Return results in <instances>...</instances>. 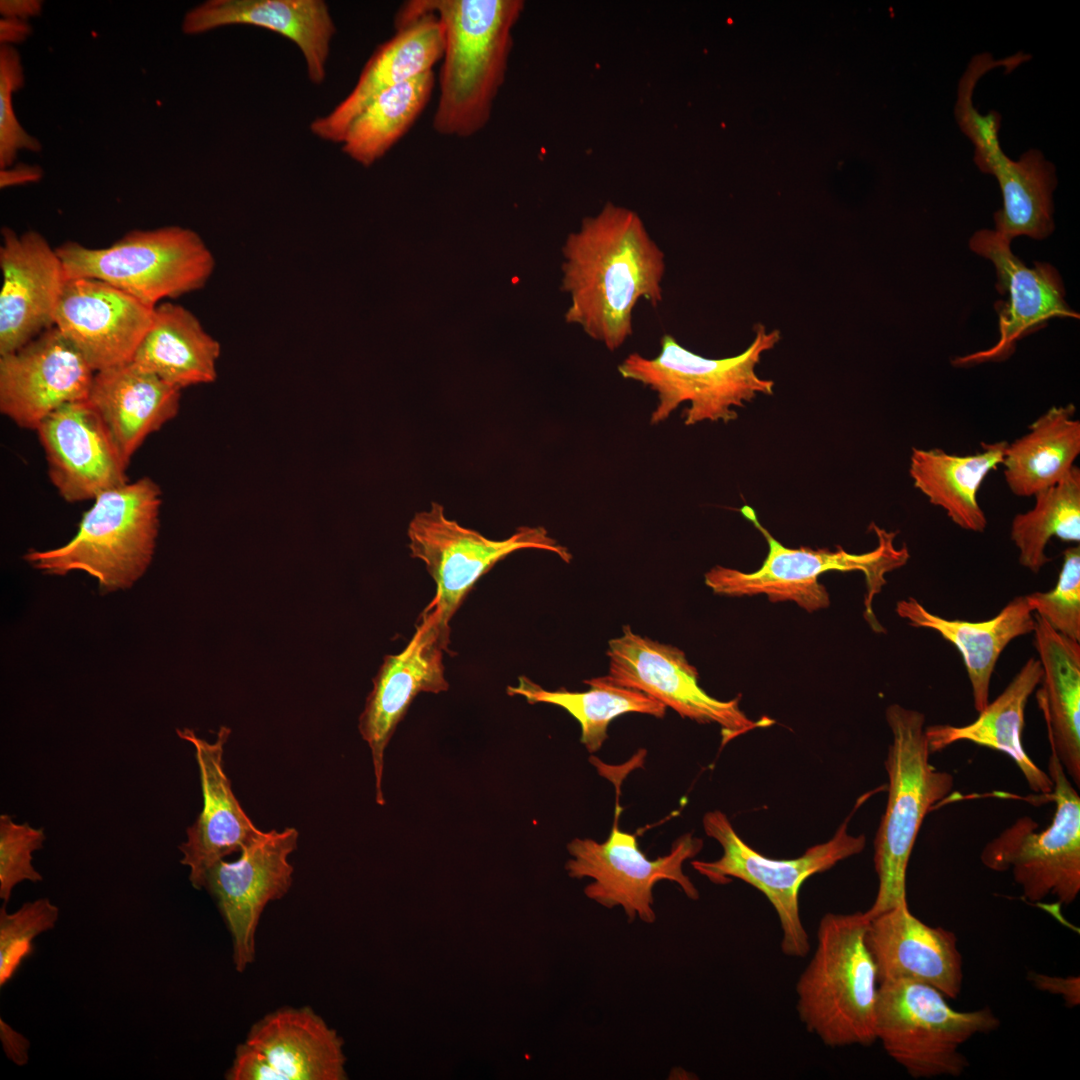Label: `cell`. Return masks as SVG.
<instances>
[{"label": "cell", "instance_id": "1", "mask_svg": "<svg viewBox=\"0 0 1080 1080\" xmlns=\"http://www.w3.org/2000/svg\"><path fill=\"white\" fill-rule=\"evenodd\" d=\"M562 287L571 304L565 318L610 351L633 333L640 299L662 301L665 255L634 211L607 203L583 219L563 247Z\"/></svg>", "mask_w": 1080, "mask_h": 1080}, {"label": "cell", "instance_id": "2", "mask_svg": "<svg viewBox=\"0 0 1080 1080\" xmlns=\"http://www.w3.org/2000/svg\"><path fill=\"white\" fill-rule=\"evenodd\" d=\"M444 30L438 101L432 126L442 136L469 138L489 122L504 84L521 0H413Z\"/></svg>", "mask_w": 1080, "mask_h": 1080}, {"label": "cell", "instance_id": "3", "mask_svg": "<svg viewBox=\"0 0 1080 1080\" xmlns=\"http://www.w3.org/2000/svg\"><path fill=\"white\" fill-rule=\"evenodd\" d=\"M868 922L864 912L825 914L814 954L796 985L801 1022L830 1047L876 1041L879 983L865 940Z\"/></svg>", "mask_w": 1080, "mask_h": 1080}, {"label": "cell", "instance_id": "4", "mask_svg": "<svg viewBox=\"0 0 1080 1080\" xmlns=\"http://www.w3.org/2000/svg\"><path fill=\"white\" fill-rule=\"evenodd\" d=\"M885 717L892 735L884 763L888 797L874 839L878 890L864 912L868 919L907 902V868L920 827L954 787L953 776L930 763L925 714L891 704Z\"/></svg>", "mask_w": 1080, "mask_h": 1080}, {"label": "cell", "instance_id": "5", "mask_svg": "<svg viewBox=\"0 0 1080 1080\" xmlns=\"http://www.w3.org/2000/svg\"><path fill=\"white\" fill-rule=\"evenodd\" d=\"M159 485L142 477L98 495L66 544L24 555L34 568L64 576L83 571L101 592L131 587L151 563L162 503Z\"/></svg>", "mask_w": 1080, "mask_h": 1080}, {"label": "cell", "instance_id": "6", "mask_svg": "<svg viewBox=\"0 0 1080 1080\" xmlns=\"http://www.w3.org/2000/svg\"><path fill=\"white\" fill-rule=\"evenodd\" d=\"M755 333L742 353L722 359L697 355L666 334L656 357L631 353L618 371L622 377L656 392L658 403L650 417L652 425L666 420L683 402H690L683 411L687 426L702 421L728 423L738 417L735 407H744L758 394H773L774 382L759 377L755 369L762 354L779 342L780 332H768L760 324Z\"/></svg>", "mask_w": 1080, "mask_h": 1080}, {"label": "cell", "instance_id": "7", "mask_svg": "<svg viewBox=\"0 0 1080 1080\" xmlns=\"http://www.w3.org/2000/svg\"><path fill=\"white\" fill-rule=\"evenodd\" d=\"M742 515L763 535L768 545L767 556L759 569L742 572L715 566L705 573V584L716 594L754 596L764 594L771 602H795L808 612L827 608L829 594L819 577L828 571H860L866 582L865 618L876 632L883 631L873 612L874 597L887 583L885 575L903 565L910 557L905 544H894L896 532H888L871 523L878 539L877 547L867 553L854 554L837 546V550L789 548L776 540L759 522L755 510L744 505Z\"/></svg>", "mask_w": 1080, "mask_h": 1080}, {"label": "cell", "instance_id": "8", "mask_svg": "<svg viewBox=\"0 0 1080 1080\" xmlns=\"http://www.w3.org/2000/svg\"><path fill=\"white\" fill-rule=\"evenodd\" d=\"M56 251L67 279H98L151 307L200 290L215 269L201 236L181 226L132 230L103 248L68 241Z\"/></svg>", "mask_w": 1080, "mask_h": 1080}, {"label": "cell", "instance_id": "9", "mask_svg": "<svg viewBox=\"0 0 1080 1080\" xmlns=\"http://www.w3.org/2000/svg\"><path fill=\"white\" fill-rule=\"evenodd\" d=\"M937 989L909 980L879 984L876 1040L915 1079L958 1077L969 1067L961 1047L977 1034L1000 1026L984 1007L958 1011Z\"/></svg>", "mask_w": 1080, "mask_h": 1080}, {"label": "cell", "instance_id": "10", "mask_svg": "<svg viewBox=\"0 0 1080 1080\" xmlns=\"http://www.w3.org/2000/svg\"><path fill=\"white\" fill-rule=\"evenodd\" d=\"M849 820L847 817L830 840L808 848L801 856L773 859L743 841L723 812L709 811L703 817V829L721 845L723 854L714 861L693 860L691 866L714 884H727L737 878L763 893L778 916L783 953L805 957L810 944L800 917L799 890L809 877L863 851L866 838L863 834H849Z\"/></svg>", "mask_w": 1080, "mask_h": 1080}, {"label": "cell", "instance_id": "11", "mask_svg": "<svg viewBox=\"0 0 1080 1080\" xmlns=\"http://www.w3.org/2000/svg\"><path fill=\"white\" fill-rule=\"evenodd\" d=\"M1047 773L1056 805L1052 822L1041 830L1032 817H1019L986 843L980 860L989 870L1010 871L1027 901L1069 905L1080 892V797L1053 752Z\"/></svg>", "mask_w": 1080, "mask_h": 1080}, {"label": "cell", "instance_id": "12", "mask_svg": "<svg viewBox=\"0 0 1080 1080\" xmlns=\"http://www.w3.org/2000/svg\"><path fill=\"white\" fill-rule=\"evenodd\" d=\"M407 535L411 557L425 564L436 584V594L427 606L447 624L476 582L513 552L539 549L566 563L572 559L544 527L521 526L506 539L492 540L447 518L437 502L414 514Z\"/></svg>", "mask_w": 1080, "mask_h": 1080}, {"label": "cell", "instance_id": "13", "mask_svg": "<svg viewBox=\"0 0 1080 1080\" xmlns=\"http://www.w3.org/2000/svg\"><path fill=\"white\" fill-rule=\"evenodd\" d=\"M702 847L700 838L686 833L672 843L666 855L651 860L640 850L636 835L621 831L615 819L604 842L571 840L567 844L571 858L565 869L572 878L593 880L584 888L589 899L608 909L620 906L630 922L639 918L652 924L657 918L653 888L659 881H673L691 900L699 898L697 888L683 872V864Z\"/></svg>", "mask_w": 1080, "mask_h": 1080}, {"label": "cell", "instance_id": "14", "mask_svg": "<svg viewBox=\"0 0 1080 1080\" xmlns=\"http://www.w3.org/2000/svg\"><path fill=\"white\" fill-rule=\"evenodd\" d=\"M607 656L609 669L604 677L610 683L643 692L683 718L717 724L722 745L772 723L765 717L750 719L740 708V697L723 701L707 694L699 685L697 669L681 649L638 635L629 625L608 642Z\"/></svg>", "mask_w": 1080, "mask_h": 1080}, {"label": "cell", "instance_id": "15", "mask_svg": "<svg viewBox=\"0 0 1080 1080\" xmlns=\"http://www.w3.org/2000/svg\"><path fill=\"white\" fill-rule=\"evenodd\" d=\"M449 640V624L426 606L407 646L400 653L386 655L373 679L358 729L371 750L375 799L379 805L385 804L384 753L397 725L419 693L437 694L449 689L443 664Z\"/></svg>", "mask_w": 1080, "mask_h": 1080}, {"label": "cell", "instance_id": "16", "mask_svg": "<svg viewBox=\"0 0 1080 1080\" xmlns=\"http://www.w3.org/2000/svg\"><path fill=\"white\" fill-rule=\"evenodd\" d=\"M298 836L292 827L261 830L236 861L223 859L207 873L204 888L229 929L238 972L254 962L256 928L264 908L282 898L292 884L294 869L288 857L297 848Z\"/></svg>", "mask_w": 1080, "mask_h": 1080}, {"label": "cell", "instance_id": "17", "mask_svg": "<svg viewBox=\"0 0 1080 1080\" xmlns=\"http://www.w3.org/2000/svg\"><path fill=\"white\" fill-rule=\"evenodd\" d=\"M1011 242L995 230L982 229L970 238V249L990 260L997 276L995 288L1005 300L995 303L999 339L989 349L954 358L955 367H971L1008 359L1021 339L1046 327L1053 318L1079 319L1065 300L1063 280L1049 263L1035 261L1033 267L1013 254Z\"/></svg>", "mask_w": 1080, "mask_h": 1080}, {"label": "cell", "instance_id": "18", "mask_svg": "<svg viewBox=\"0 0 1080 1080\" xmlns=\"http://www.w3.org/2000/svg\"><path fill=\"white\" fill-rule=\"evenodd\" d=\"M95 371L56 326L0 355V411L36 430L61 406L88 398Z\"/></svg>", "mask_w": 1080, "mask_h": 1080}, {"label": "cell", "instance_id": "19", "mask_svg": "<svg viewBox=\"0 0 1080 1080\" xmlns=\"http://www.w3.org/2000/svg\"><path fill=\"white\" fill-rule=\"evenodd\" d=\"M35 431L49 479L66 502L94 500L129 482L128 464L88 399L61 406Z\"/></svg>", "mask_w": 1080, "mask_h": 1080}, {"label": "cell", "instance_id": "20", "mask_svg": "<svg viewBox=\"0 0 1080 1080\" xmlns=\"http://www.w3.org/2000/svg\"><path fill=\"white\" fill-rule=\"evenodd\" d=\"M154 307L94 278H68L55 325L95 371L132 361Z\"/></svg>", "mask_w": 1080, "mask_h": 1080}, {"label": "cell", "instance_id": "21", "mask_svg": "<svg viewBox=\"0 0 1080 1080\" xmlns=\"http://www.w3.org/2000/svg\"><path fill=\"white\" fill-rule=\"evenodd\" d=\"M0 355L11 353L55 325L67 276L46 238L34 230H1Z\"/></svg>", "mask_w": 1080, "mask_h": 1080}, {"label": "cell", "instance_id": "22", "mask_svg": "<svg viewBox=\"0 0 1080 1080\" xmlns=\"http://www.w3.org/2000/svg\"><path fill=\"white\" fill-rule=\"evenodd\" d=\"M394 24L395 34L372 53L347 96L310 123L316 137L340 144L352 120L377 95L433 70L441 61L444 30L436 14L419 9L412 0L400 7Z\"/></svg>", "mask_w": 1080, "mask_h": 1080}, {"label": "cell", "instance_id": "23", "mask_svg": "<svg viewBox=\"0 0 1080 1080\" xmlns=\"http://www.w3.org/2000/svg\"><path fill=\"white\" fill-rule=\"evenodd\" d=\"M178 737L192 744L199 769L203 807L186 830L179 845L181 864L190 870L195 889L204 888L209 870L228 855L239 852L261 830L255 826L236 798L224 769V747L231 729L221 726L214 742L200 738L192 729H177Z\"/></svg>", "mask_w": 1080, "mask_h": 1080}, {"label": "cell", "instance_id": "24", "mask_svg": "<svg viewBox=\"0 0 1080 1080\" xmlns=\"http://www.w3.org/2000/svg\"><path fill=\"white\" fill-rule=\"evenodd\" d=\"M866 944L878 983L909 980L956 999L963 984V960L955 933L913 915L908 902L869 919Z\"/></svg>", "mask_w": 1080, "mask_h": 1080}, {"label": "cell", "instance_id": "25", "mask_svg": "<svg viewBox=\"0 0 1080 1080\" xmlns=\"http://www.w3.org/2000/svg\"><path fill=\"white\" fill-rule=\"evenodd\" d=\"M228 25H251L293 42L303 55L307 76L316 85L327 75L336 26L323 0H208L184 15L181 28L195 35Z\"/></svg>", "mask_w": 1080, "mask_h": 1080}, {"label": "cell", "instance_id": "26", "mask_svg": "<svg viewBox=\"0 0 1080 1080\" xmlns=\"http://www.w3.org/2000/svg\"><path fill=\"white\" fill-rule=\"evenodd\" d=\"M999 129L990 125L970 140L975 164L997 179L1002 193L1003 207L994 213L995 231L1010 242L1019 236L1045 239L1055 227V167L1037 149L1024 152L1018 160L1010 159L1001 149Z\"/></svg>", "mask_w": 1080, "mask_h": 1080}, {"label": "cell", "instance_id": "27", "mask_svg": "<svg viewBox=\"0 0 1080 1080\" xmlns=\"http://www.w3.org/2000/svg\"><path fill=\"white\" fill-rule=\"evenodd\" d=\"M181 390L133 362L95 372L88 401L129 465L146 438L178 413Z\"/></svg>", "mask_w": 1080, "mask_h": 1080}, {"label": "cell", "instance_id": "28", "mask_svg": "<svg viewBox=\"0 0 1080 1080\" xmlns=\"http://www.w3.org/2000/svg\"><path fill=\"white\" fill-rule=\"evenodd\" d=\"M896 612L910 626L931 629L958 649L978 713L989 703L991 677L1001 653L1014 639L1032 633L1035 626L1025 595L1011 599L993 618L977 622L946 619L913 597L899 600Z\"/></svg>", "mask_w": 1080, "mask_h": 1080}, {"label": "cell", "instance_id": "29", "mask_svg": "<svg viewBox=\"0 0 1080 1080\" xmlns=\"http://www.w3.org/2000/svg\"><path fill=\"white\" fill-rule=\"evenodd\" d=\"M1042 676L1041 664L1031 657L1002 693L964 726L937 724L925 728L931 754L960 741L994 749L1008 755L1022 772L1029 788L1052 800L1053 783L1048 773L1028 756L1022 744L1025 708Z\"/></svg>", "mask_w": 1080, "mask_h": 1080}, {"label": "cell", "instance_id": "30", "mask_svg": "<svg viewBox=\"0 0 1080 1080\" xmlns=\"http://www.w3.org/2000/svg\"><path fill=\"white\" fill-rule=\"evenodd\" d=\"M1034 646L1042 676L1036 699L1050 750L1071 782L1080 786V642L1063 636L1034 614Z\"/></svg>", "mask_w": 1080, "mask_h": 1080}, {"label": "cell", "instance_id": "31", "mask_svg": "<svg viewBox=\"0 0 1080 1080\" xmlns=\"http://www.w3.org/2000/svg\"><path fill=\"white\" fill-rule=\"evenodd\" d=\"M261 1052L281 1080H342V1039L310 1007H284L250 1029L246 1041Z\"/></svg>", "mask_w": 1080, "mask_h": 1080}, {"label": "cell", "instance_id": "32", "mask_svg": "<svg viewBox=\"0 0 1080 1080\" xmlns=\"http://www.w3.org/2000/svg\"><path fill=\"white\" fill-rule=\"evenodd\" d=\"M220 353L218 340L189 309L165 301L154 307L151 325L131 362L182 390L214 382Z\"/></svg>", "mask_w": 1080, "mask_h": 1080}, {"label": "cell", "instance_id": "33", "mask_svg": "<svg viewBox=\"0 0 1080 1080\" xmlns=\"http://www.w3.org/2000/svg\"><path fill=\"white\" fill-rule=\"evenodd\" d=\"M1007 444L982 443L981 451L968 455L949 454L939 448H913L909 475L914 487L955 525L982 533L988 520L978 503V491L987 475L1002 464Z\"/></svg>", "mask_w": 1080, "mask_h": 1080}, {"label": "cell", "instance_id": "34", "mask_svg": "<svg viewBox=\"0 0 1080 1080\" xmlns=\"http://www.w3.org/2000/svg\"><path fill=\"white\" fill-rule=\"evenodd\" d=\"M1073 404L1053 406L1008 443L1002 466L1008 489L1033 497L1064 478L1080 454V421Z\"/></svg>", "mask_w": 1080, "mask_h": 1080}, {"label": "cell", "instance_id": "35", "mask_svg": "<svg viewBox=\"0 0 1080 1080\" xmlns=\"http://www.w3.org/2000/svg\"><path fill=\"white\" fill-rule=\"evenodd\" d=\"M435 86L431 70L381 92L349 124L340 142L342 152L363 167L374 165L409 132Z\"/></svg>", "mask_w": 1080, "mask_h": 1080}, {"label": "cell", "instance_id": "36", "mask_svg": "<svg viewBox=\"0 0 1080 1080\" xmlns=\"http://www.w3.org/2000/svg\"><path fill=\"white\" fill-rule=\"evenodd\" d=\"M591 688L572 692L564 688L549 691L525 676L517 686H508L510 696H522L529 704L548 703L565 709L581 726L580 741L589 753L597 752L608 738L613 719L627 713L663 718L666 706L651 696L610 683L604 676L584 680Z\"/></svg>", "mask_w": 1080, "mask_h": 1080}, {"label": "cell", "instance_id": "37", "mask_svg": "<svg viewBox=\"0 0 1080 1080\" xmlns=\"http://www.w3.org/2000/svg\"><path fill=\"white\" fill-rule=\"evenodd\" d=\"M1034 506L1014 516L1010 538L1019 564L1038 573L1051 558L1046 553L1051 538L1080 542V470L1074 466L1055 485L1038 492Z\"/></svg>", "mask_w": 1080, "mask_h": 1080}, {"label": "cell", "instance_id": "38", "mask_svg": "<svg viewBox=\"0 0 1080 1080\" xmlns=\"http://www.w3.org/2000/svg\"><path fill=\"white\" fill-rule=\"evenodd\" d=\"M59 908L48 898L24 903L8 913L6 903L0 908V986L15 974L32 950L33 940L55 927Z\"/></svg>", "mask_w": 1080, "mask_h": 1080}, {"label": "cell", "instance_id": "39", "mask_svg": "<svg viewBox=\"0 0 1080 1080\" xmlns=\"http://www.w3.org/2000/svg\"><path fill=\"white\" fill-rule=\"evenodd\" d=\"M1032 612L1065 637L1080 642V546L1063 552L1062 567L1052 590L1025 595Z\"/></svg>", "mask_w": 1080, "mask_h": 1080}, {"label": "cell", "instance_id": "40", "mask_svg": "<svg viewBox=\"0 0 1080 1080\" xmlns=\"http://www.w3.org/2000/svg\"><path fill=\"white\" fill-rule=\"evenodd\" d=\"M25 83L21 56L14 46L0 45V169L14 165L20 150L39 152L40 141L17 120L13 94Z\"/></svg>", "mask_w": 1080, "mask_h": 1080}, {"label": "cell", "instance_id": "41", "mask_svg": "<svg viewBox=\"0 0 1080 1080\" xmlns=\"http://www.w3.org/2000/svg\"><path fill=\"white\" fill-rule=\"evenodd\" d=\"M45 839L43 828L16 823L7 814L0 816V898L4 903L19 883L43 880L32 865V854L43 848Z\"/></svg>", "mask_w": 1080, "mask_h": 1080}, {"label": "cell", "instance_id": "42", "mask_svg": "<svg viewBox=\"0 0 1080 1080\" xmlns=\"http://www.w3.org/2000/svg\"><path fill=\"white\" fill-rule=\"evenodd\" d=\"M228 1080H281L267 1058L247 1042L236 1047L231 1067L225 1074Z\"/></svg>", "mask_w": 1080, "mask_h": 1080}, {"label": "cell", "instance_id": "43", "mask_svg": "<svg viewBox=\"0 0 1080 1080\" xmlns=\"http://www.w3.org/2000/svg\"><path fill=\"white\" fill-rule=\"evenodd\" d=\"M1028 980L1040 991L1061 996L1065 1004L1075 1007L1080 1004L1079 976L1059 977L1043 973L1030 972Z\"/></svg>", "mask_w": 1080, "mask_h": 1080}, {"label": "cell", "instance_id": "44", "mask_svg": "<svg viewBox=\"0 0 1080 1080\" xmlns=\"http://www.w3.org/2000/svg\"><path fill=\"white\" fill-rule=\"evenodd\" d=\"M0 1037L8 1058L17 1065L28 1061L29 1041L11 1028L3 1019L0 1020Z\"/></svg>", "mask_w": 1080, "mask_h": 1080}, {"label": "cell", "instance_id": "45", "mask_svg": "<svg viewBox=\"0 0 1080 1080\" xmlns=\"http://www.w3.org/2000/svg\"><path fill=\"white\" fill-rule=\"evenodd\" d=\"M43 171L37 165L19 163L9 168L0 170V187L24 185L35 183L42 179Z\"/></svg>", "mask_w": 1080, "mask_h": 1080}, {"label": "cell", "instance_id": "46", "mask_svg": "<svg viewBox=\"0 0 1080 1080\" xmlns=\"http://www.w3.org/2000/svg\"><path fill=\"white\" fill-rule=\"evenodd\" d=\"M43 7L40 0H1L0 12L3 18H15L28 21L38 16Z\"/></svg>", "mask_w": 1080, "mask_h": 1080}, {"label": "cell", "instance_id": "47", "mask_svg": "<svg viewBox=\"0 0 1080 1080\" xmlns=\"http://www.w3.org/2000/svg\"><path fill=\"white\" fill-rule=\"evenodd\" d=\"M32 27L28 21L15 18H1L0 20V43L1 45L21 44L31 34Z\"/></svg>", "mask_w": 1080, "mask_h": 1080}]
</instances>
